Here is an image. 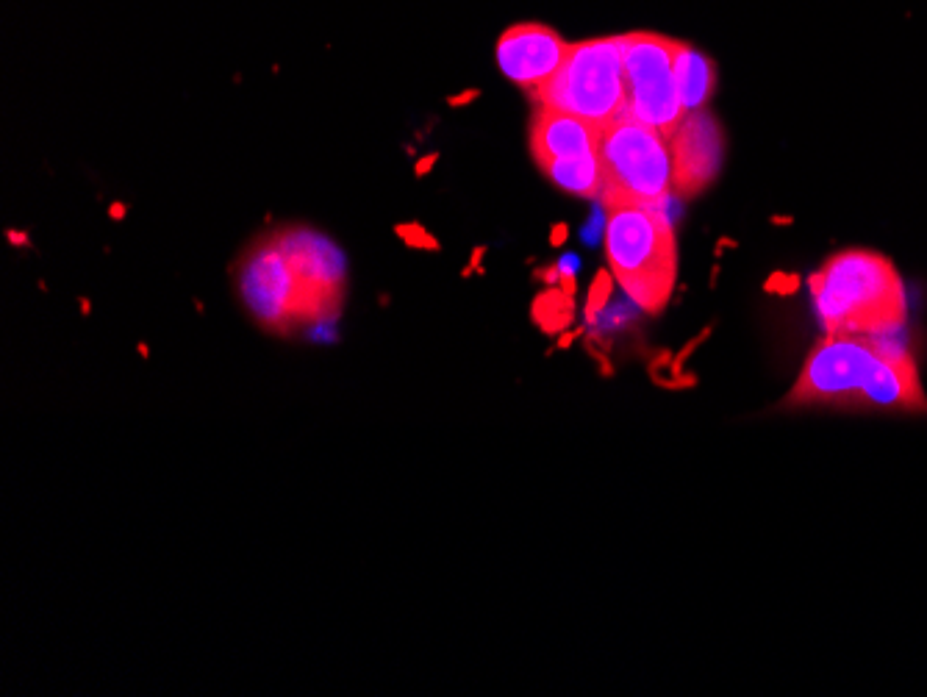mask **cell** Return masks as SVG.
<instances>
[{"instance_id": "cell-1", "label": "cell", "mask_w": 927, "mask_h": 697, "mask_svg": "<svg viewBox=\"0 0 927 697\" xmlns=\"http://www.w3.org/2000/svg\"><path fill=\"white\" fill-rule=\"evenodd\" d=\"M789 406L927 411L914 359L880 337L828 334L805 359Z\"/></svg>"}, {"instance_id": "cell-2", "label": "cell", "mask_w": 927, "mask_h": 697, "mask_svg": "<svg viewBox=\"0 0 927 697\" xmlns=\"http://www.w3.org/2000/svg\"><path fill=\"white\" fill-rule=\"evenodd\" d=\"M808 284L825 334L889 337L903 328V278L875 250H841L808 278Z\"/></svg>"}, {"instance_id": "cell-3", "label": "cell", "mask_w": 927, "mask_h": 697, "mask_svg": "<svg viewBox=\"0 0 927 697\" xmlns=\"http://www.w3.org/2000/svg\"><path fill=\"white\" fill-rule=\"evenodd\" d=\"M606 223L608 270L647 314H661L678 281V242L661 206H611Z\"/></svg>"}, {"instance_id": "cell-4", "label": "cell", "mask_w": 927, "mask_h": 697, "mask_svg": "<svg viewBox=\"0 0 927 697\" xmlns=\"http://www.w3.org/2000/svg\"><path fill=\"white\" fill-rule=\"evenodd\" d=\"M536 106L556 109L606 128L625 114L622 37H594L569 45L558 73L531 95Z\"/></svg>"}, {"instance_id": "cell-5", "label": "cell", "mask_w": 927, "mask_h": 697, "mask_svg": "<svg viewBox=\"0 0 927 697\" xmlns=\"http://www.w3.org/2000/svg\"><path fill=\"white\" fill-rule=\"evenodd\" d=\"M597 156L603 164L600 203L606 209L622 203L664 206L675 192L669 139L633 120L631 114H622L603 128Z\"/></svg>"}, {"instance_id": "cell-6", "label": "cell", "mask_w": 927, "mask_h": 697, "mask_svg": "<svg viewBox=\"0 0 927 697\" xmlns=\"http://www.w3.org/2000/svg\"><path fill=\"white\" fill-rule=\"evenodd\" d=\"M678 48V39L661 37L653 31L622 34V70L628 98L625 114L656 128L667 139L675 137L686 117L675 78Z\"/></svg>"}, {"instance_id": "cell-7", "label": "cell", "mask_w": 927, "mask_h": 697, "mask_svg": "<svg viewBox=\"0 0 927 697\" xmlns=\"http://www.w3.org/2000/svg\"><path fill=\"white\" fill-rule=\"evenodd\" d=\"M239 295L250 314L272 334H289L297 325H311L303 289L275 234L256 242L239 259Z\"/></svg>"}, {"instance_id": "cell-8", "label": "cell", "mask_w": 927, "mask_h": 697, "mask_svg": "<svg viewBox=\"0 0 927 697\" xmlns=\"http://www.w3.org/2000/svg\"><path fill=\"white\" fill-rule=\"evenodd\" d=\"M275 239L284 248L297 284L303 289L311 323L336 317L345 300V259L339 248L303 225L281 228L275 231Z\"/></svg>"}, {"instance_id": "cell-9", "label": "cell", "mask_w": 927, "mask_h": 697, "mask_svg": "<svg viewBox=\"0 0 927 697\" xmlns=\"http://www.w3.org/2000/svg\"><path fill=\"white\" fill-rule=\"evenodd\" d=\"M569 42L542 23H517L497 39V64L517 87L542 89L567 59Z\"/></svg>"}, {"instance_id": "cell-10", "label": "cell", "mask_w": 927, "mask_h": 697, "mask_svg": "<svg viewBox=\"0 0 927 697\" xmlns=\"http://www.w3.org/2000/svg\"><path fill=\"white\" fill-rule=\"evenodd\" d=\"M669 150H672L675 192L683 198H694L714 181L722 164L725 137L717 120L700 109L683 117L675 137L669 139Z\"/></svg>"}, {"instance_id": "cell-11", "label": "cell", "mask_w": 927, "mask_h": 697, "mask_svg": "<svg viewBox=\"0 0 927 697\" xmlns=\"http://www.w3.org/2000/svg\"><path fill=\"white\" fill-rule=\"evenodd\" d=\"M600 134L603 128L589 120L536 106L531 123V153L539 167L597 156Z\"/></svg>"}, {"instance_id": "cell-12", "label": "cell", "mask_w": 927, "mask_h": 697, "mask_svg": "<svg viewBox=\"0 0 927 697\" xmlns=\"http://www.w3.org/2000/svg\"><path fill=\"white\" fill-rule=\"evenodd\" d=\"M675 78H678L680 103H683L686 114L700 112L717 87V70H714L711 59L703 56L700 50L683 45V42H680L678 56H675Z\"/></svg>"}, {"instance_id": "cell-13", "label": "cell", "mask_w": 927, "mask_h": 697, "mask_svg": "<svg viewBox=\"0 0 927 697\" xmlns=\"http://www.w3.org/2000/svg\"><path fill=\"white\" fill-rule=\"evenodd\" d=\"M542 170L556 187H561L569 195L583 200H600V192H603V164H600V156L547 164Z\"/></svg>"}, {"instance_id": "cell-14", "label": "cell", "mask_w": 927, "mask_h": 697, "mask_svg": "<svg viewBox=\"0 0 927 697\" xmlns=\"http://www.w3.org/2000/svg\"><path fill=\"white\" fill-rule=\"evenodd\" d=\"M572 306H575V298L561 287L544 289L542 295L533 300V320L542 325L544 331L556 334L572 323Z\"/></svg>"}, {"instance_id": "cell-15", "label": "cell", "mask_w": 927, "mask_h": 697, "mask_svg": "<svg viewBox=\"0 0 927 697\" xmlns=\"http://www.w3.org/2000/svg\"><path fill=\"white\" fill-rule=\"evenodd\" d=\"M395 234L400 239H403V242H406L408 248L439 250V242H436V239H433L431 234H428V231H425V228H422V225H417V223L395 225Z\"/></svg>"}, {"instance_id": "cell-16", "label": "cell", "mask_w": 927, "mask_h": 697, "mask_svg": "<svg viewBox=\"0 0 927 697\" xmlns=\"http://www.w3.org/2000/svg\"><path fill=\"white\" fill-rule=\"evenodd\" d=\"M611 278H614L611 270H600L597 278H594L592 292H589V306H586V314H589V317L600 314V309L606 306L608 295H611Z\"/></svg>"}, {"instance_id": "cell-17", "label": "cell", "mask_w": 927, "mask_h": 697, "mask_svg": "<svg viewBox=\"0 0 927 697\" xmlns=\"http://www.w3.org/2000/svg\"><path fill=\"white\" fill-rule=\"evenodd\" d=\"M800 287V278L797 275H786V273H775L767 281L769 292H778V295H792L794 289Z\"/></svg>"}, {"instance_id": "cell-18", "label": "cell", "mask_w": 927, "mask_h": 697, "mask_svg": "<svg viewBox=\"0 0 927 697\" xmlns=\"http://www.w3.org/2000/svg\"><path fill=\"white\" fill-rule=\"evenodd\" d=\"M567 237H569L567 225L564 223L553 225V231H550V245H553V248H561V245L567 242Z\"/></svg>"}, {"instance_id": "cell-19", "label": "cell", "mask_w": 927, "mask_h": 697, "mask_svg": "<svg viewBox=\"0 0 927 697\" xmlns=\"http://www.w3.org/2000/svg\"><path fill=\"white\" fill-rule=\"evenodd\" d=\"M436 159H439V156H436V153H431V156H422L420 162H417V167H414V173L417 175H428L433 170V164H436Z\"/></svg>"}, {"instance_id": "cell-20", "label": "cell", "mask_w": 927, "mask_h": 697, "mask_svg": "<svg viewBox=\"0 0 927 697\" xmlns=\"http://www.w3.org/2000/svg\"><path fill=\"white\" fill-rule=\"evenodd\" d=\"M475 98H478V89H467L464 95H456V98H450L447 103H450V106H467V103H472Z\"/></svg>"}, {"instance_id": "cell-21", "label": "cell", "mask_w": 927, "mask_h": 697, "mask_svg": "<svg viewBox=\"0 0 927 697\" xmlns=\"http://www.w3.org/2000/svg\"><path fill=\"white\" fill-rule=\"evenodd\" d=\"M539 278H542L544 284H550V287H553V284L561 281V270H558V267H544L542 273H539Z\"/></svg>"}, {"instance_id": "cell-22", "label": "cell", "mask_w": 927, "mask_h": 697, "mask_svg": "<svg viewBox=\"0 0 927 697\" xmlns=\"http://www.w3.org/2000/svg\"><path fill=\"white\" fill-rule=\"evenodd\" d=\"M9 242H14V245H25V242H28V237H25V234H20V231H9Z\"/></svg>"}, {"instance_id": "cell-23", "label": "cell", "mask_w": 927, "mask_h": 697, "mask_svg": "<svg viewBox=\"0 0 927 697\" xmlns=\"http://www.w3.org/2000/svg\"><path fill=\"white\" fill-rule=\"evenodd\" d=\"M112 217H114V220H120V217H125V206H123V203H114V206H112Z\"/></svg>"}, {"instance_id": "cell-24", "label": "cell", "mask_w": 927, "mask_h": 697, "mask_svg": "<svg viewBox=\"0 0 927 697\" xmlns=\"http://www.w3.org/2000/svg\"><path fill=\"white\" fill-rule=\"evenodd\" d=\"M572 339H575V337H572V334H564V337H561V342H558V348H567V345H569V342H572Z\"/></svg>"}]
</instances>
